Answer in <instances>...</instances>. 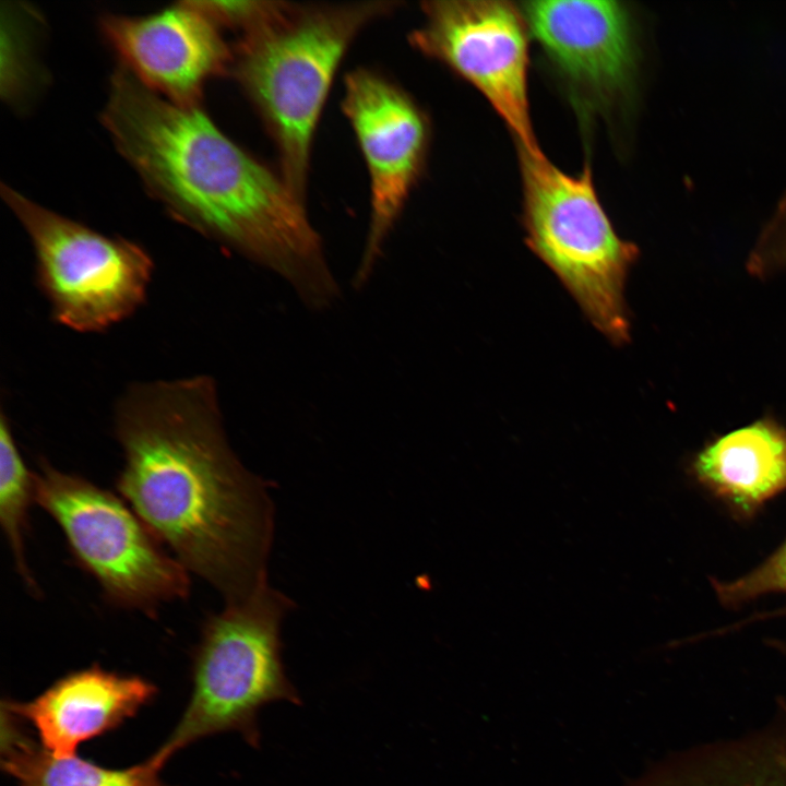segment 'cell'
<instances>
[{
    "label": "cell",
    "instance_id": "1",
    "mask_svg": "<svg viewBox=\"0 0 786 786\" xmlns=\"http://www.w3.org/2000/svg\"><path fill=\"white\" fill-rule=\"evenodd\" d=\"M120 497L225 605L269 582V484L233 451L210 376L130 384L114 408Z\"/></svg>",
    "mask_w": 786,
    "mask_h": 786
},
{
    "label": "cell",
    "instance_id": "2",
    "mask_svg": "<svg viewBox=\"0 0 786 786\" xmlns=\"http://www.w3.org/2000/svg\"><path fill=\"white\" fill-rule=\"evenodd\" d=\"M102 122L174 218L274 272L313 311L341 298L305 202L201 106L175 104L120 66L110 79Z\"/></svg>",
    "mask_w": 786,
    "mask_h": 786
},
{
    "label": "cell",
    "instance_id": "3",
    "mask_svg": "<svg viewBox=\"0 0 786 786\" xmlns=\"http://www.w3.org/2000/svg\"><path fill=\"white\" fill-rule=\"evenodd\" d=\"M398 4H293L241 35L230 72L276 145L281 176L305 202L311 144L325 99L356 36Z\"/></svg>",
    "mask_w": 786,
    "mask_h": 786
},
{
    "label": "cell",
    "instance_id": "4",
    "mask_svg": "<svg viewBox=\"0 0 786 786\" xmlns=\"http://www.w3.org/2000/svg\"><path fill=\"white\" fill-rule=\"evenodd\" d=\"M525 241L614 345L630 341L626 284L639 248L616 231L585 167L569 175L519 148Z\"/></svg>",
    "mask_w": 786,
    "mask_h": 786
},
{
    "label": "cell",
    "instance_id": "5",
    "mask_svg": "<svg viewBox=\"0 0 786 786\" xmlns=\"http://www.w3.org/2000/svg\"><path fill=\"white\" fill-rule=\"evenodd\" d=\"M294 602L270 583L205 619L193 654V689L181 719L151 759L163 766L187 745L236 730L258 747V711L285 700L300 703L285 675L282 624Z\"/></svg>",
    "mask_w": 786,
    "mask_h": 786
},
{
    "label": "cell",
    "instance_id": "6",
    "mask_svg": "<svg viewBox=\"0 0 786 786\" xmlns=\"http://www.w3.org/2000/svg\"><path fill=\"white\" fill-rule=\"evenodd\" d=\"M38 466L35 502L59 525L73 560L108 603L154 617L164 603L189 595L187 569L121 497L45 458Z\"/></svg>",
    "mask_w": 786,
    "mask_h": 786
},
{
    "label": "cell",
    "instance_id": "7",
    "mask_svg": "<svg viewBox=\"0 0 786 786\" xmlns=\"http://www.w3.org/2000/svg\"><path fill=\"white\" fill-rule=\"evenodd\" d=\"M1 194L31 239L36 284L55 322L104 332L144 303L154 263L142 246L100 234L4 183Z\"/></svg>",
    "mask_w": 786,
    "mask_h": 786
},
{
    "label": "cell",
    "instance_id": "8",
    "mask_svg": "<svg viewBox=\"0 0 786 786\" xmlns=\"http://www.w3.org/2000/svg\"><path fill=\"white\" fill-rule=\"evenodd\" d=\"M410 44L474 85L513 133L537 152L527 94L528 26L522 10L498 0H433Z\"/></svg>",
    "mask_w": 786,
    "mask_h": 786
},
{
    "label": "cell",
    "instance_id": "9",
    "mask_svg": "<svg viewBox=\"0 0 786 786\" xmlns=\"http://www.w3.org/2000/svg\"><path fill=\"white\" fill-rule=\"evenodd\" d=\"M342 109L347 117L370 178V221L353 277L367 284L424 167L428 123L417 104L393 82L369 69L345 76Z\"/></svg>",
    "mask_w": 786,
    "mask_h": 786
},
{
    "label": "cell",
    "instance_id": "10",
    "mask_svg": "<svg viewBox=\"0 0 786 786\" xmlns=\"http://www.w3.org/2000/svg\"><path fill=\"white\" fill-rule=\"evenodd\" d=\"M100 29L140 83L181 106H201L205 83L230 71L221 28L192 1L146 16L105 14Z\"/></svg>",
    "mask_w": 786,
    "mask_h": 786
},
{
    "label": "cell",
    "instance_id": "11",
    "mask_svg": "<svg viewBox=\"0 0 786 786\" xmlns=\"http://www.w3.org/2000/svg\"><path fill=\"white\" fill-rule=\"evenodd\" d=\"M522 12L528 31L572 84L600 99L629 86L636 47L630 13L621 3L528 1Z\"/></svg>",
    "mask_w": 786,
    "mask_h": 786
},
{
    "label": "cell",
    "instance_id": "12",
    "mask_svg": "<svg viewBox=\"0 0 786 786\" xmlns=\"http://www.w3.org/2000/svg\"><path fill=\"white\" fill-rule=\"evenodd\" d=\"M155 692L142 678L93 666L61 678L31 702L4 707L28 720L52 755L69 758L83 741L133 716Z\"/></svg>",
    "mask_w": 786,
    "mask_h": 786
},
{
    "label": "cell",
    "instance_id": "13",
    "mask_svg": "<svg viewBox=\"0 0 786 786\" xmlns=\"http://www.w3.org/2000/svg\"><path fill=\"white\" fill-rule=\"evenodd\" d=\"M694 480L737 519L786 490V429L772 418L719 436L689 464Z\"/></svg>",
    "mask_w": 786,
    "mask_h": 786
},
{
    "label": "cell",
    "instance_id": "14",
    "mask_svg": "<svg viewBox=\"0 0 786 786\" xmlns=\"http://www.w3.org/2000/svg\"><path fill=\"white\" fill-rule=\"evenodd\" d=\"M629 786H786V724L674 752Z\"/></svg>",
    "mask_w": 786,
    "mask_h": 786
},
{
    "label": "cell",
    "instance_id": "15",
    "mask_svg": "<svg viewBox=\"0 0 786 786\" xmlns=\"http://www.w3.org/2000/svg\"><path fill=\"white\" fill-rule=\"evenodd\" d=\"M1 763L20 786H169L151 758L141 764L111 770L75 755L57 758L16 729L12 717L3 723Z\"/></svg>",
    "mask_w": 786,
    "mask_h": 786
},
{
    "label": "cell",
    "instance_id": "16",
    "mask_svg": "<svg viewBox=\"0 0 786 786\" xmlns=\"http://www.w3.org/2000/svg\"><path fill=\"white\" fill-rule=\"evenodd\" d=\"M35 502V473H32L16 445L11 421L4 409L0 416V524L14 559L15 568L35 594L38 586L26 558L25 535L28 511Z\"/></svg>",
    "mask_w": 786,
    "mask_h": 786
},
{
    "label": "cell",
    "instance_id": "17",
    "mask_svg": "<svg viewBox=\"0 0 786 786\" xmlns=\"http://www.w3.org/2000/svg\"><path fill=\"white\" fill-rule=\"evenodd\" d=\"M32 13L31 9L11 3L2 9L1 93L9 102L20 98L32 81V38L27 27Z\"/></svg>",
    "mask_w": 786,
    "mask_h": 786
},
{
    "label": "cell",
    "instance_id": "18",
    "mask_svg": "<svg viewBox=\"0 0 786 786\" xmlns=\"http://www.w3.org/2000/svg\"><path fill=\"white\" fill-rule=\"evenodd\" d=\"M719 602L736 607L772 593H786V540L759 567L731 582L713 580Z\"/></svg>",
    "mask_w": 786,
    "mask_h": 786
},
{
    "label": "cell",
    "instance_id": "19",
    "mask_svg": "<svg viewBox=\"0 0 786 786\" xmlns=\"http://www.w3.org/2000/svg\"><path fill=\"white\" fill-rule=\"evenodd\" d=\"M219 28L248 34L275 17L286 5L283 1H192Z\"/></svg>",
    "mask_w": 786,
    "mask_h": 786
},
{
    "label": "cell",
    "instance_id": "20",
    "mask_svg": "<svg viewBox=\"0 0 786 786\" xmlns=\"http://www.w3.org/2000/svg\"><path fill=\"white\" fill-rule=\"evenodd\" d=\"M747 267L752 275L759 277L786 267V193L779 199L762 228Z\"/></svg>",
    "mask_w": 786,
    "mask_h": 786
},
{
    "label": "cell",
    "instance_id": "21",
    "mask_svg": "<svg viewBox=\"0 0 786 786\" xmlns=\"http://www.w3.org/2000/svg\"><path fill=\"white\" fill-rule=\"evenodd\" d=\"M778 648H782L786 651V642H775L774 643Z\"/></svg>",
    "mask_w": 786,
    "mask_h": 786
}]
</instances>
